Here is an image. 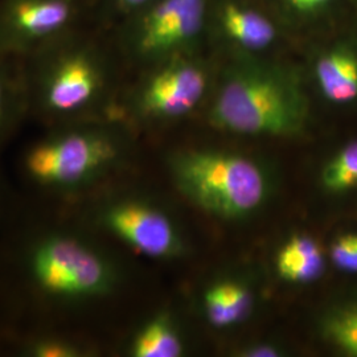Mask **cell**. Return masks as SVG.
Instances as JSON below:
<instances>
[{
    "label": "cell",
    "mask_w": 357,
    "mask_h": 357,
    "mask_svg": "<svg viewBox=\"0 0 357 357\" xmlns=\"http://www.w3.org/2000/svg\"><path fill=\"white\" fill-rule=\"evenodd\" d=\"M305 119L306 102L298 85L259 68L234 72L211 112L213 126L243 135L291 137L303 128Z\"/></svg>",
    "instance_id": "4"
},
{
    "label": "cell",
    "mask_w": 357,
    "mask_h": 357,
    "mask_svg": "<svg viewBox=\"0 0 357 357\" xmlns=\"http://www.w3.org/2000/svg\"><path fill=\"white\" fill-rule=\"evenodd\" d=\"M156 0H103V10L126 19L151 6Z\"/></svg>",
    "instance_id": "20"
},
{
    "label": "cell",
    "mask_w": 357,
    "mask_h": 357,
    "mask_svg": "<svg viewBox=\"0 0 357 357\" xmlns=\"http://www.w3.org/2000/svg\"><path fill=\"white\" fill-rule=\"evenodd\" d=\"M253 354H248L250 356H275V349H271L268 347H264V348H255L252 351Z\"/></svg>",
    "instance_id": "24"
},
{
    "label": "cell",
    "mask_w": 357,
    "mask_h": 357,
    "mask_svg": "<svg viewBox=\"0 0 357 357\" xmlns=\"http://www.w3.org/2000/svg\"><path fill=\"white\" fill-rule=\"evenodd\" d=\"M333 265L343 271L357 273V234H343L332 243Z\"/></svg>",
    "instance_id": "19"
},
{
    "label": "cell",
    "mask_w": 357,
    "mask_h": 357,
    "mask_svg": "<svg viewBox=\"0 0 357 357\" xmlns=\"http://www.w3.org/2000/svg\"><path fill=\"white\" fill-rule=\"evenodd\" d=\"M19 192L13 191L0 168V227L11 213Z\"/></svg>",
    "instance_id": "21"
},
{
    "label": "cell",
    "mask_w": 357,
    "mask_h": 357,
    "mask_svg": "<svg viewBox=\"0 0 357 357\" xmlns=\"http://www.w3.org/2000/svg\"><path fill=\"white\" fill-rule=\"evenodd\" d=\"M323 335L342 352L357 357V303L330 312L323 320Z\"/></svg>",
    "instance_id": "17"
},
{
    "label": "cell",
    "mask_w": 357,
    "mask_h": 357,
    "mask_svg": "<svg viewBox=\"0 0 357 357\" xmlns=\"http://www.w3.org/2000/svg\"><path fill=\"white\" fill-rule=\"evenodd\" d=\"M128 138L110 118L43 128L19 156L24 193L60 204L113 183L128 163Z\"/></svg>",
    "instance_id": "2"
},
{
    "label": "cell",
    "mask_w": 357,
    "mask_h": 357,
    "mask_svg": "<svg viewBox=\"0 0 357 357\" xmlns=\"http://www.w3.org/2000/svg\"><path fill=\"white\" fill-rule=\"evenodd\" d=\"M100 351L89 335L60 327H29L13 332L6 356L93 357Z\"/></svg>",
    "instance_id": "10"
},
{
    "label": "cell",
    "mask_w": 357,
    "mask_h": 357,
    "mask_svg": "<svg viewBox=\"0 0 357 357\" xmlns=\"http://www.w3.org/2000/svg\"><path fill=\"white\" fill-rule=\"evenodd\" d=\"M317 78L324 97L335 103L357 98V57L351 52L333 51L317 64Z\"/></svg>",
    "instance_id": "13"
},
{
    "label": "cell",
    "mask_w": 357,
    "mask_h": 357,
    "mask_svg": "<svg viewBox=\"0 0 357 357\" xmlns=\"http://www.w3.org/2000/svg\"><path fill=\"white\" fill-rule=\"evenodd\" d=\"M107 238L65 205L20 192L0 227V299L13 332L60 327L93 336L91 318L123 291Z\"/></svg>",
    "instance_id": "1"
},
{
    "label": "cell",
    "mask_w": 357,
    "mask_h": 357,
    "mask_svg": "<svg viewBox=\"0 0 357 357\" xmlns=\"http://www.w3.org/2000/svg\"><path fill=\"white\" fill-rule=\"evenodd\" d=\"M125 352L131 357H178L183 355V342L171 317L156 312L135 327Z\"/></svg>",
    "instance_id": "12"
},
{
    "label": "cell",
    "mask_w": 357,
    "mask_h": 357,
    "mask_svg": "<svg viewBox=\"0 0 357 357\" xmlns=\"http://www.w3.org/2000/svg\"><path fill=\"white\" fill-rule=\"evenodd\" d=\"M90 0H0V52L22 60L85 26Z\"/></svg>",
    "instance_id": "7"
},
{
    "label": "cell",
    "mask_w": 357,
    "mask_h": 357,
    "mask_svg": "<svg viewBox=\"0 0 357 357\" xmlns=\"http://www.w3.org/2000/svg\"><path fill=\"white\" fill-rule=\"evenodd\" d=\"M206 88L202 69L185 61H158L132 91L128 109L135 121L159 123L190 113Z\"/></svg>",
    "instance_id": "9"
},
{
    "label": "cell",
    "mask_w": 357,
    "mask_h": 357,
    "mask_svg": "<svg viewBox=\"0 0 357 357\" xmlns=\"http://www.w3.org/2000/svg\"><path fill=\"white\" fill-rule=\"evenodd\" d=\"M206 318L215 327H228L245 319L252 308V295L238 283L222 282L204 296Z\"/></svg>",
    "instance_id": "16"
},
{
    "label": "cell",
    "mask_w": 357,
    "mask_h": 357,
    "mask_svg": "<svg viewBox=\"0 0 357 357\" xmlns=\"http://www.w3.org/2000/svg\"><path fill=\"white\" fill-rule=\"evenodd\" d=\"M167 169L181 196L216 216H248L262 205L268 193L262 168L238 155L180 151L167 159Z\"/></svg>",
    "instance_id": "5"
},
{
    "label": "cell",
    "mask_w": 357,
    "mask_h": 357,
    "mask_svg": "<svg viewBox=\"0 0 357 357\" xmlns=\"http://www.w3.org/2000/svg\"><path fill=\"white\" fill-rule=\"evenodd\" d=\"M221 24L231 40L249 50L266 48L275 38V28L268 19L237 4L225 6Z\"/></svg>",
    "instance_id": "15"
},
{
    "label": "cell",
    "mask_w": 357,
    "mask_h": 357,
    "mask_svg": "<svg viewBox=\"0 0 357 357\" xmlns=\"http://www.w3.org/2000/svg\"><path fill=\"white\" fill-rule=\"evenodd\" d=\"M321 181L335 193L357 188V141L351 142L324 167Z\"/></svg>",
    "instance_id": "18"
},
{
    "label": "cell",
    "mask_w": 357,
    "mask_h": 357,
    "mask_svg": "<svg viewBox=\"0 0 357 357\" xmlns=\"http://www.w3.org/2000/svg\"><path fill=\"white\" fill-rule=\"evenodd\" d=\"M107 241L151 261H171L183 250L178 228L166 209L138 192H118L110 184L63 204Z\"/></svg>",
    "instance_id": "6"
},
{
    "label": "cell",
    "mask_w": 357,
    "mask_h": 357,
    "mask_svg": "<svg viewBox=\"0 0 357 357\" xmlns=\"http://www.w3.org/2000/svg\"><path fill=\"white\" fill-rule=\"evenodd\" d=\"M330 0H287L290 7L296 13H307L315 11L324 4H327Z\"/></svg>",
    "instance_id": "23"
},
{
    "label": "cell",
    "mask_w": 357,
    "mask_h": 357,
    "mask_svg": "<svg viewBox=\"0 0 357 357\" xmlns=\"http://www.w3.org/2000/svg\"><path fill=\"white\" fill-rule=\"evenodd\" d=\"M13 321L10 319L6 308L3 306V302L0 299V356L6 355L7 344L13 335Z\"/></svg>",
    "instance_id": "22"
},
{
    "label": "cell",
    "mask_w": 357,
    "mask_h": 357,
    "mask_svg": "<svg viewBox=\"0 0 357 357\" xmlns=\"http://www.w3.org/2000/svg\"><path fill=\"white\" fill-rule=\"evenodd\" d=\"M205 0H156L128 17L125 47L137 61L166 60L200 31Z\"/></svg>",
    "instance_id": "8"
},
{
    "label": "cell",
    "mask_w": 357,
    "mask_h": 357,
    "mask_svg": "<svg viewBox=\"0 0 357 357\" xmlns=\"http://www.w3.org/2000/svg\"><path fill=\"white\" fill-rule=\"evenodd\" d=\"M277 270L284 281H317L324 271V255L318 243L311 237L295 236L280 250Z\"/></svg>",
    "instance_id": "14"
},
{
    "label": "cell",
    "mask_w": 357,
    "mask_h": 357,
    "mask_svg": "<svg viewBox=\"0 0 357 357\" xmlns=\"http://www.w3.org/2000/svg\"><path fill=\"white\" fill-rule=\"evenodd\" d=\"M28 119L20 60L0 52V155Z\"/></svg>",
    "instance_id": "11"
},
{
    "label": "cell",
    "mask_w": 357,
    "mask_h": 357,
    "mask_svg": "<svg viewBox=\"0 0 357 357\" xmlns=\"http://www.w3.org/2000/svg\"><path fill=\"white\" fill-rule=\"evenodd\" d=\"M28 119L43 128L107 116L110 70L81 26L20 60Z\"/></svg>",
    "instance_id": "3"
}]
</instances>
